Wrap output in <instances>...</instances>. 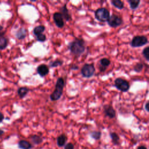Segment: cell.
Listing matches in <instances>:
<instances>
[{"label": "cell", "mask_w": 149, "mask_h": 149, "mask_svg": "<svg viewBox=\"0 0 149 149\" xmlns=\"http://www.w3.org/2000/svg\"><path fill=\"white\" fill-rule=\"evenodd\" d=\"M68 47L72 55L80 56L85 51V41L82 38L75 37L73 41L68 44Z\"/></svg>", "instance_id": "1"}, {"label": "cell", "mask_w": 149, "mask_h": 149, "mask_svg": "<svg viewBox=\"0 0 149 149\" xmlns=\"http://www.w3.org/2000/svg\"><path fill=\"white\" fill-rule=\"evenodd\" d=\"M65 86V83L63 77H58L55 83V89L49 95L50 100L52 101H55L59 100L62 95L63 90Z\"/></svg>", "instance_id": "2"}, {"label": "cell", "mask_w": 149, "mask_h": 149, "mask_svg": "<svg viewBox=\"0 0 149 149\" xmlns=\"http://www.w3.org/2000/svg\"><path fill=\"white\" fill-rule=\"evenodd\" d=\"M94 16L98 21L105 22L108 20L110 16V13L108 9L105 8H100L95 11Z\"/></svg>", "instance_id": "3"}, {"label": "cell", "mask_w": 149, "mask_h": 149, "mask_svg": "<svg viewBox=\"0 0 149 149\" xmlns=\"http://www.w3.org/2000/svg\"><path fill=\"white\" fill-rule=\"evenodd\" d=\"M114 86L121 92H127L130 88L129 81L121 77H118L115 80Z\"/></svg>", "instance_id": "4"}, {"label": "cell", "mask_w": 149, "mask_h": 149, "mask_svg": "<svg viewBox=\"0 0 149 149\" xmlns=\"http://www.w3.org/2000/svg\"><path fill=\"white\" fill-rule=\"evenodd\" d=\"M148 42V40L145 36H136L133 37L131 42L130 45L133 48H137L145 45Z\"/></svg>", "instance_id": "5"}, {"label": "cell", "mask_w": 149, "mask_h": 149, "mask_svg": "<svg viewBox=\"0 0 149 149\" xmlns=\"http://www.w3.org/2000/svg\"><path fill=\"white\" fill-rule=\"evenodd\" d=\"M95 71V69L93 63H86L81 69V74L84 78L91 77Z\"/></svg>", "instance_id": "6"}, {"label": "cell", "mask_w": 149, "mask_h": 149, "mask_svg": "<svg viewBox=\"0 0 149 149\" xmlns=\"http://www.w3.org/2000/svg\"><path fill=\"white\" fill-rule=\"evenodd\" d=\"M107 22L108 24L112 28H116L123 23V20L122 17L120 16L115 14L110 15Z\"/></svg>", "instance_id": "7"}, {"label": "cell", "mask_w": 149, "mask_h": 149, "mask_svg": "<svg viewBox=\"0 0 149 149\" xmlns=\"http://www.w3.org/2000/svg\"><path fill=\"white\" fill-rule=\"evenodd\" d=\"M53 20L55 25L58 28H62L65 26V21L61 13L59 12H56L53 15Z\"/></svg>", "instance_id": "8"}, {"label": "cell", "mask_w": 149, "mask_h": 149, "mask_svg": "<svg viewBox=\"0 0 149 149\" xmlns=\"http://www.w3.org/2000/svg\"><path fill=\"white\" fill-rule=\"evenodd\" d=\"M103 111L105 115L111 119L116 117V112L113 107L111 105L106 104L103 107Z\"/></svg>", "instance_id": "9"}, {"label": "cell", "mask_w": 149, "mask_h": 149, "mask_svg": "<svg viewBox=\"0 0 149 149\" xmlns=\"http://www.w3.org/2000/svg\"><path fill=\"white\" fill-rule=\"evenodd\" d=\"M59 12L61 13L63 20H65V21H66V22L71 20V19H72L71 14L70 13L69 10L67 8V5L66 3L64 4L60 8V12Z\"/></svg>", "instance_id": "10"}, {"label": "cell", "mask_w": 149, "mask_h": 149, "mask_svg": "<svg viewBox=\"0 0 149 149\" xmlns=\"http://www.w3.org/2000/svg\"><path fill=\"white\" fill-rule=\"evenodd\" d=\"M49 72V67L45 64H41L37 68V72L41 77L47 76Z\"/></svg>", "instance_id": "11"}, {"label": "cell", "mask_w": 149, "mask_h": 149, "mask_svg": "<svg viewBox=\"0 0 149 149\" xmlns=\"http://www.w3.org/2000/svg\"><path fill=\"white\" fill-rule=\"evenodd\" d=\"M110 64H111V61L109 59L107 58H103L101 59L100 61V65H99L100 71L101 72H105L107 69V68L109 66Z\"/></svg>", "instance_id": "12"}, {"label": "cell", "mask_w": 149, "mask_h": 149, "mask_svg": "<svg viewBox=\"0 0 149 149\" xmlns=\"http://www.w3.org/2000/svg\"><path fill=\"white\" fill-rule=\"evenodd\" d=\"M67 140H68V138L65 134H61L60 136H59L57 137V140H56L57 145L59 147L64 146L67 141Z\"/></svg>", "instance_id": "13"}, {"label": "cell", "mask_w": 149, "mask_h": 149, "mask_svg": "<svg viewBox=\"0 0 149 149\" xmlns=\"http://www.w3.org/2000/svg\"><path fill=\"white\" fill-rule=\"evenodd\" d=\"M45 30V27L44 25H39V26H36L34 28V29L33 30V33L34 35L36 37H37L39 35L43 34Z\"/></svg>", "instance_id": "14"}, {"label": "cell", "mask_w": 149, "mask_h": 149, "mask_svg": "<svg viewBox=\"0 0 149 149\" xmlns=\"http://www.w3.org/2000/svg\"><path fill=\"white\" fill-rule=\"evenodd\" d=\"M18 146L21 149H31L32 148L31 144L30 142L24 140H22L19 141Z\"/></svg>", "instance_id": "15"}, {"label": "cell", "mask_w": 149, "mask_h": 149, "mask_svg": "<svg viewBox=\"0 0 149 149\" xmlns=\"http://www.w3.org/2000/svg\"><path fill=\"white\" fill-rule=\"evenodd\" d=\"M27 35V30L24 28H20L16 34V37L19 40L24 39Z\"/></svg>", "instance_id": "16"}, {"label": "cell", "mask_w": 149, "mask_h": 149, "mask_svg": "<svg viewBox=\"0 0 149 149\" xmlns=\"http://www.w3.org/2000/svg\"><path fill=\"white\" fill-rule=\"evenodd\" d=\"M29 91V88L26 87H22L18 89L17 94L20 98H23L27 94Z\"/></svg>", "instance_id": "17"}, {"label": "cell", "mask_w": 149, "mask_h": 149, "mask_svg": "<svg viewBox=\"0 0 149 149\" xmlns=\"http://www.w3.org/2000/svg\"><path fill=\"white\" fill-rule=\"evenodd\" d=\"M111 4L119 9H122L124 8V3L120 0H112L111 1Z\"/></svg>", "instance_id": "18"}, {"label": "cell", "mask_w": 149, "mask_h": 149, "mask_svg": "<svg viewBox=\"0 0 149 149\" xmlns=\"http://www.w3.org/2000/svg\"><path fill=\"white\" fill-rule=\"evenodd\" d=\"M127 2L129 3V6L131 9L136 10L140 5V0H127Z\"/></svg>", "instance_id": "19"}, {"label": "cell", "mask_w": 149, "mask_h": 149, "mask_svg": "<svg viewBox=\"0 0 149 149\" xmlns=\"http://www.w3.org/2000/svg\"><path fill=\"white\" fill-rule=\"evenodd\" d=\"M109 136L110 137L112 140V143L115 144V145H118L119 144V140H120V138L119 136H118V134L115 133V132H111L109 133Z\"/></svg>", "instance_id": "20"}, {"label": "cell", "mask_w": 149, "mask_h": 149, "mask_svg": "<svg viewBox=\"0 0 149 149\" xmlns=\"http://www.w3.org/2000/svg\"><path fill=\"white\" fill-rule=\"evenodd\" d=\"M8 39L2 35H0V49H5L8 45Z\"/></svg>", "instance_id": "21"}, {"label": "cell", "mask_w": 149, "mask_h": 149, "mask_svg": "<svg viewBox=\"0 0 149 149\" xmlns=\"http://www.w3.org/2000/svg\"><path fill=\"white\" fill-rule=\"evenodd\" d=\"M63 61L61 59H56L54 61H51L49 63V66L50 68H55L62 65Z\"/></svg>", "instance_id": "22"}, {"label": "cell", "mask_w": 149, "mask_h": 149, "mask_svg": "<svg viewBox=\"0 0 149 149\" xmlns=\"http://www.w3.org/2000/svg\"><path fill=\"white\" fill-rule=\"evenodd\" d=\"M31 140L34 144H39L42 142V139L40 136L36 134L33 135L31 137Z\"/></svg>", "instance_id": "23"}, {"label": "cell", "mask_w": 149, "mask_h": 149, "mask_svg": "<svg viewBox=\"0 0 149 149\" xmlns=\"http://www.w3.org/2000/svg\"><path fill=\"white\" fill-rule=\"evenodd\" d=\"M90 135L91 138L94 139V140H99L101 136V132L100 131H92L90 132Z\"/></svg>", "instance_id": "24"}, {"label": "cell", "mask_w": 149, "mask_h": 149, "mask_svg": "<svg viewBox=\"0 0 149 149\" xmlns=\"http://www.w3.org/2000/svg\"><path fill=\"white\" fill-rule=\"evenodd\" d=\"M144 68V65L141 63V62H139L137 63L133 67V70L137 73H139L140 72H141V70L143 69Z\"/></svg>", "instance_id": "25"}, {"label": "cell", "mask_w": 149, "mask_h": 149, "mask_svg": "<svg viewBox=\"0 0 149 149\" xmlns=\"http://www.w3.org/2000/svg\"><path fill=\"white\" fill-rule=\"evenodd\" d=\"M142 54L144 58L146 59L147 61H149V47L144 48L142 51Z\"/></svg>", "instance_id": "26"}, {"label": "cell", "mask_w": 149, "mask_h": 149, "mask_svg": "<svg viewBox=\"0 0 149 149\" xmlns=\"http://www.w3.org/2000/svg\"><path fill=\"white\" fill-rule=\"evenodd\" d=\"M36 39L38 41H40V42H44L46 41L47 40V37H46V35L45 34H42L41 35H39L38 36L36 37Z\"/></svg>", "instance_id": "27"}, {"label": "cell", "mask_w": 149, "mask_h": 149, "mask_svg": "<svg viewBox=\"0 0 149 149\" xmlns=\"http://www.w3.org/2000/svg\"><path fill=\"white\" fill-rule=\"evenodd\" d=\"M64 149H74V145L72 143H69L65 146Z\"/></svg>", "instance_id": "28"}, {"label": "cell", "mask_w": 149, "mask_h": 149, "mask_svg": "<svg viewBox=\"0 0 149 149\" xmlns=\"http://www.w3.org/2000/svg\"><path fill=\"white\" fill-rule=\"evenodd\" d=\"M148 104H149L148 101H147L146 103L144 105V108H145V109H146V111L147 112H149V110H148Z\"/></svg>", "instance_id": "29"}, {"label": "cell", "mask_w": 149, "mask_h": 149, "mask_svg": "<svg viewBox=\"0 0 149 149\" xmlns=\"http://www.w3.org/2000/svg\"><path fill=\"white\" fill-rule=\"evenodd\" d=\"M78 68H79V67L76 65H73L71 67V69H72V70H77Z\"/></svg>", "instance_id": "30"}, {"label": "cell", "mask_w": 149, "mask_h": 149, "mask_svg": "<svg viewBox=\"0 0 149 149\" xmlns=\"http://www.w3.org/2000/svg\"><path fill=\"white\" fill-rule=\"evenodd\" d=\"M137 149H147V148L144 146H139Z\"/></svg>", "instance_id": "31"}, {"label": "cell", "mask_w": 149, "mask_h": 149, "mask_svg": "<svg viewBox=\"0 0 149 149\" xmlns=\"http://www.w3.org/2000/svg\"><path fill=\"white\" fill-rule=\"evenodd\" d=\"M3 119V115L0 112V122H1Z\"/></svg>", "instance_id": "32"}, {"label": "cell", "mask_w": 149, "mask_h": 149, "mask_svg": "<svg viewBox=\"0 0 149 149\" xmlns=\"http://www.w3.org/2000/svg\"><path fill=\"white\" fill-rule=\"evenodd\" d=\"M3 133V131L2 130L0 129V136H1Z\"/></svg>", "instance_id": "33"}]
</instances>
